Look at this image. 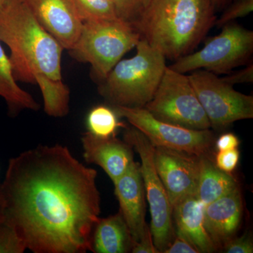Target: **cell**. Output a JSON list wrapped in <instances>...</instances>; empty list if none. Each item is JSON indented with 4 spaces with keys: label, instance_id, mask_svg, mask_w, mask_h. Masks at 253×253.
Listing matches in <instances>:
<instances>
[{
    "label": "cell",
    "instance_id": "6da1fadb",
    "mask_svg": "<svg viewBox=\"0 0 253 253\" xmlns=\"http://www.w3.org/2000/svg\"><path fill=\"white\" fill-rule=\"evenodd\" d=\"M97 172L66 146L39 145L9 160L1 221L34 253H85L100 214Z\"/></svg>",
    "mask_w": 253,
    "mask_h": 253
},
{
    "label": "cell",
    "instance_id": "7a4b0ae2",
    "mask_svg": "<svg viewBox=\"0 0 253 253\" xmlns=\"http://www.w3.org/2000/svg\"><path fill=\"white\" fill-rule=\"evenodd\" d=\"M0 41L9 47L16 81L38 84L48 116H66L70 90L61 73L63 46L40 24L23 0H6L0 7Z\"/></svg>",
    "mask_w": 253,
    "mask_h": 253
},
{
    "label": "cell",
    "instance_id": "3957f363",
    "mask_svg": "<svg viewBox=\"0 0 253 253\" xmlns=\"http://www.w3.org/2000/svg\"><path fill=\"white\" fill-rule=\"evenodd\" d=\"M215 11L211 0H151L134 27L166 59L176 61L194 52L206 38Z\"/></svg>",
    "mask_w": 253,
    "mask_h": 253
},
{
    "label": "cell",
    "instance_id": "277c9868",
    "mask_svg": "<svg viewBox=\"0 0 253 253\" xmlns=\"http://www.w3.org/2000/svg\"><path fill=\"white\" fill-rule=\"evenodd\" d=\"M136 49L134 56L121 59L99 83V94L112 107L144 108L167 67L164 55L144 40L140 39Z\"/></svg>",
    "mask_w": 253,
    "mask_h": 253
},
{
    "label": "cell",
    "instance_id": "5b68a950",
    "mask_svg": "<svg viewBox=\"0 0 253 253\" xmlns=\"http://www.w3.org/2000/svg\"><path fill=\"white\" fill-rule=\"evenodd\" d=\"M140 39L132 25L120 19L85 21L69 52L78 61L90 64L100 83Z\"/></svg>",
    "mask_w": 253,
    "mask_h": 253
},
{
    "label": "cell",
    "instance_id": "8992f818",
    "mask_svg": "<svg viewBox=\"0 0 253 253\" xmlns=\"http://www.w3.org/2000/svg\"><path fill=\"white\" fill-rule=\"evenodd\" d=\"M253 31L231 22L217 36L210 38L199 51L176 60L169 67L181 73L204 69L216 75L229 74L251 61Z\"/></svg>",
    "mask_w": 253,
    "mask_h": 253
},
{
    "label": "cell",
    "instance_id": "52a82bcc",
    "mask_svg": "<svg viewBox=\"0 0 253 253\" xmlns=\"http://www.w3.org/2000/svg\"><path fill=\"white\" fill-rule=\"evenodd\" d=\"M124 141L130 145L140 157L141 176L151 212L150 229L158 253H164L175 237L176 232L172 206L155 166L154 146L134 126L126 129Z\"/></svg>",
    "mask_w": 253,
    "mask_h": 253
},
{
    "label": "cell",
    "instance_id": "ba28073f",
    "mask_svg": "<svg viewBox=\"0 0 253 253\" xmlns=\"http://www.w3.org/2000/svg\"><path fill=\"white\" fill-rule=\"evenodd\" d=\"M144 108L163 122L199 130L211 127L188 76L169 66Z\"/></svg>",
    "mask_w": 253,
    "mask_h": 253
},
{
    "label": "cell",
    "instance_id": "9c48e42d",
    "mask_svg": "<svg viewBox=\"0 0 253 253\" xmlns=\"http://www.w3.org/2000/svg\"><path fill=\"white\" fill-rule=\"evenodd\" d=\"M211 127L224 128L236 121L253 118V96L236 91L234 86L206 70L188 76Z\"/></svg>",
    "mask_w": 253,
    "mask_h": 253
},
{
    "label": "cell",
    "instance_id": "30bf717a",
    "mask_svg": "<svg viewBox=\"0 0 253 253\" xmlns=\"http://www.w3.org/2000/svg\"><path fill=\"white\" fill-rule=\"evenodd\" d=\"M119 117L126 118L154 146H162L184 151L197 156L209 155L214 142L212 131L208 129H192L154 118L144 108L113 106Z\"/></svg>",
    "mask_w": 253,
    "mask_h": 253
},
{
    "label": "cell",
    "instance_id": "8fae6325",
    "mask_svg": "<svg viewBox=\"0 0 253 253\" xmlns=\"http://www.w3.org/2000/svg\"><path fill=\"white\" fill-rule=\"evenodd\" d=\"M156 170L172 208L181 199L196 195L199 176V156L162 146H154Z\"/></svg>",
    "mask_w": 253,
    "mask_h": 253
},
{
    "label": "cell",
    "instance_id": "7c38bea8",
    "mask_svg": "<svg viewBox=\"0 0 253 253\" xmlns=\"http://www.w3.org/2000/svg\"><path fill=\"white\" fill-rule=\"evenodd\" d=\"M40 24L69 51L83 27L72 0H23Z\"/></svg>",
    "mask_w": 253,
    "mask_h": 253
},
{
    "label": "cell",
    "instance_id": "4fadbf2b",
    "mask_svg": "<svg viewBox=\"0 0 253 253\" xmlns=\"http://www.w3.org/2000/svg\"><path fill=\"white\" fill-rule=\"evenodd\" d=\"M115 194L132 239L139 241L149 230L146 222V194L140 164L133 162L126 172L115 181Z\"/></svg>",
    "mask_w": 253,
    "mask_h": 253
},
{
    "label": "cell",
    "instance_id": "5bb4252c",
    "mask_svg": "<svg viewBox=\"0 0 253 253\" xmlns=\"http://www.w3.org/2000/svg\"><path fill=\"white\" fill-rule=\"evenodd\" d=\"M81 141L86 162L102 168L113 183L126 172L134 161L132 147L116 136L101 138L86 131L82 136Z\"/></svg>",
    "mask_w": 253,
    "mask_h": 253
},
{
    "label": "cell",
    "instance_id": "9a60e30c",
    "mask_svg": "<svg viewBox=\"0 0 253 253\" xmlns=\"http://www.w3.org/2000/svg\"><path fill=\"white\" fill-rule=\"evenodd\" d=\"M239 186L204 207V225L217 249L235 237L242 218Z\"/></svg>",
    "mask_w": 253,
    "mask_h": 253
},
{
    "label": "cell",
    "instance_id": "2e32d148",
    "mask_svg": "<svg viewBox=\"0 0 253 253\" xmlns=\"http://www.w3.org/2000/svg\"><path fill=\"white\" fill-rule=\"evenodd\" d=\"M204 207L196 195L181 199L172 208L175 232L182 236L199 253L217 251L204 225Z\"/></svg>",
    "mask_w": 253,
    "mask_h": 253
},
{
    "label": "cell",
    "instance_id": "e0dca14e",
    "mask_svg": "<svg viewBox=\"0 0 253 253\" xmlns=\"http://www.w3.org/2000/svg\"><path fill=\"white\" fill-rule=\"evenodd\" d=\"M134 241L121 212L95 223L91 235V252L127 253L131 252Z\"/></svg>",
    "mask_w": 253,
    "mask_h": 253
},
{
    "label": "cell",
    "instance_id": "ac0fdd59",
    "mask_svg": "<svg viewBox=\"0 0 253 253\" xmlns=\"http://www.w3.org/2000/svg\"><path fill=\"white\" fill-rule=\"evenodd\" d=\"M199 165L196 196L203 206H207L239 186L234 176L219 169L209 155L199 156Z\"/></svg>",
    "mask_w": 253,
    "mask_h": 253
},
{
    "label": "cell",
    "instance_id": "d6986e66",
    "mask_svg": "<svg viewBox=\"0 0 253 253\" xmlns=\"http://www.w3.org/2000/svg\"><path fill=\"white\" fill-rule=\"evenodd\" d=\"M0 97L7 106L11 117L25 110L38 111L40 105L33 96L18 85L13 74L9 57L5 53L0 41Z\"/></svg>",
    "mask_w": 253,
    "mask_h": 253
},
{
    "label": "cell",
    "instance_id": "ffe728a7",
    "mask_svg": "<svg viewBox=\"0 0 253 253\" xmlns=\"http://www.w3.org/2000/svg\"><path fill=\"white\" fill-rule=\"evenodd\" d=\"M118 115L113 108L104 105L95 106L86 117L88 132L101 138L116 136L120 127H126L124 123L120 122Z\"/></svg>",
    "mask_w": 253,
    "mask_h": 253
},
{
    "label": "cell",
    "instance_id": "44dd1931",
    "mask_svg": "<svg viewBox=\"0 0 253 253\" xmlns=\"http://www.w3.org/2000/svg\"><path fill=\"white\" fill-rule=\"evenodd\" d=\"M83 22L119 19L111 0H72Z\"/></svg>",
    "mask_w": 253,
    "mask_h": 253
},
{
    "label": "cell",
    "instance_id": "7402d4cb",
    "mask_svg": "<svg viewBox=\"0 0 253 253\" xmlns=\"http://www.w3.org/2000/svg\"><path fill=\"white\" fill-rule=\"evenodd\" d=\"M26 245L12 226L0 221V253H23Z\"/></svg>",
    "mask_w": 253,
    "mask_h": 253
},
{
    "label": "cell",
    "instance_id": "603a6c76",
    "mask_svg": "<svg viewBox=\"0 0 253 253\" xmlns=\"http://www.w3.org/2000/svg\"><path fill=\"white\" fill-rule=\"evenodd\" d=\"M118 18L133 26L137 22L144 6L140 0H111Z\"/></svg>",
    "mask_w": 253,
    "mask_h": 253
},
{
    "label": "cell",
    "instance_id": "cb8c5ba5",
    "mask_svg": "<svg viewBox=\"0 0 253 253\" xmlns=\"http://www.w3.org/2000/svg\"><path fill=\"white\" fill-rule=\"evenodd\" d=\"M253 10V0H235L232 4L226 8L220 17L216 19L214 25L217 27L229 24L236 19L245 17L252 12Z\"/></svg>",
    "mask_w": 253,
    "mask_h": 253
},
{
    "label": "cell",
    "instance_id": "d4e9b609",
    "mask_svg": "<svg viewBox=\"0 0 253 253\" xmlns=\"http://www.w3.org/2000/svg\"><path fill=\"white\" fill-rule=\"evenodd\" d=\"M240 152L238 149L218 151L215 156L216 166L223 172L231 173L239 162Z\"/></svg>",
    "mask_w": 253,
    "mask_h": 253
},
{
    "label": "cell",
    "instance_id": "484cf974",
    "mask_svg": "<svg viewBox=\"0 0 253 253\" xmlns=\"http://www.w3.org/2000/svg\"><path fill=\"white\" fill-rule=\"evenodd\" d=\"M221 249L226 253H253V240L249 234L240 237H234L224 244Z\"/></svg>",
    "mask_w": 253,
    "mask_h": 253
},
{
    "label": "cell",
    "instance_id": "4316f807",
    "mask_svg": "<svg viewBox=\"0 0 253 253\" xmlns=\"http://www.w3.org/2000/svg\"><path fill=\"white\" fill-rule=\"evenodd\" d=\"M223 81L231 85L241 84V83H251L253 82V64L250 63L244 69L239 70L236 72L229 73L225 77L221 78Z\"/></svg>",
    "mask_w": 253,
    "mask_h": 253
},
{
    "label": "cell",
    "instance_id": "83f0119b",
    "mask_svg": "<svg viewBox=\"0 0 253 253\" xmlns=\"http://www.w3.org/2000/svg\"><path fill=\"white\" fill-rule=\"evenodd\" d=\"M164 253H199L189 241L176 234L175 237Z\"/></svg>",
    "mask_w": 253,
    "mask_h": 253
},
{
    "label": "cell",
    "instance_id": "f1b7e54d",
    "mask_svg": "<svg viewBox=\"0 0 253 253\" xmlns=\"http://www.w3.org/2000/svg\"><path fill=\"white\" fill-rule=\"evenodd\" d=\"M131 253H159L153 241L151 229L139 241H134Z\"/></svg>",
    "mask_w": 253,
    "mask_h": 253
},
{
    "label": "cell",
    "instance_id": "f546056e",
    "mask_svg": "<svg viewBox=\"0 0 253 253\" xmlns=\"http://www.w3.org/2000/svg\"><path fill=\"white\" fill-rule=\"evenodd\" d=\"M239 144V138L233 133L222 134L215 141L216 149L218 151L237 149Z\"/></svg>",
    "mask_w": 253,
    "mask_h": 253
},
{
    "label": "cell",
    "instance_id": "4dcf8cb0",
    "mask_svg": "<svg viewBox=\"0 0 253 253\" xmlns=\"http://www.w3.org/2000/svg\"><path fill=\"white\" fill-rule=\"evenodd\" d=\"M211 1H212L214 9L217 11V10L225 7L228 4H230L233 0H211Z\"/></svg>",
    "mask_w": 253,
    "mask_h": 253
},
{
    "label": "cell",
    "instance_id": "1f68e13d",
    "mask_svg": "<svg viewBox=\"0 0 253 253\" xmlns=\"http://www.w3.org/2000/svg\"><path fill=\"white\" fill-rule=\"evenodd\" d=\"M151 1V0H140L141 4H143V6H144V7H145V6H146V5L149 4V3Z\"/></svg>",
    "mask_w": 253,
    "mask_h": 253
},
{
    "label": "cell",
    "instance_id": "d6a6232c",
    "mask_svg": "<svg viewBox=\"0 0 253 253\" xmlns=\"http://www.w3.org/2000/svg\"><path fill=\"white\" fill-rule=\"evenodd\" d=\"M5 1H6V0H0V7L4 4Z\"/></svg>",
    "mask_w": 253,
    "mask_h": 253
},
{
    "label": "cell",
    "instance_id": "836d02e7",
    "mask_svg": "<svg viewBox=\"0 0 253 253\" xmlns=\"http://www.w3.org/2000/svg\"><path fill=\"white\" fill-rule=\"evenodd\" d=\"M1 221V204H0V221Z\"/></svg>",
    "mask_w": 253,
    "mask_h": 253
}]
</instances>
